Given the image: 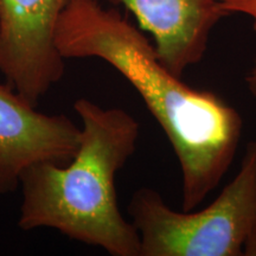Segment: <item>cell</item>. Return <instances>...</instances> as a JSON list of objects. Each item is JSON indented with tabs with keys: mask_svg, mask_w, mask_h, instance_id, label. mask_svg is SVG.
<instances>
[{
	"mask_svg": "<svg viewBox=\"0 0 256 256\" xmlns=\"http://www.w3.org/2000/svg\"><path fill=\"white\" fill-rule=\"evenodd\" d=\"M55 42L64 60H102L133 86L178 159L182 210L200 206L235 159L243 132L238 110L215 92L184 83L140 28L98 0H72L57 23Z\"/></svg>",
	"mask_w": 256,
	"mask_h": 256,
	"instance_id": "6da1fadb",
	"label": "cell"
},
{
	"mask_svg": "<svg viewBox=\"0 0 256 256\" xmlns=\"http://www.w3.org/2000/svg\"><path fill=\"white\" fill-rule=\"evenodd\" d=\"M72 0H0V74L36 106L66 72L56 26Z\"/></svg>",
	"mask_w": 256,
	"mask_h": 256,
	"instance_id": "277c9868",
	"label": "cell"
},
{
	"mask_svg": "<svg viewBox=\"0 0 256 256\" xmlns=\"http://www.w3.org/2000/svg\"><path fill=\"white\" fill-rule=\"evenodd\" d=\"M220 8L226 16L232 14H246L252 18V28L256 34V0H220ZM250 72H256V57Z\"/></svg>",
	"mask_w": 256,
	"mask_h": 256,
	"instance_id": "52a82bcc",
	"label": "cell"
},
{
	"mask_svg": "<svg viewBox=\"0 0 256 256\" xmlns=\"http://www.w3.org/2000/svg\"><path fill=\"white\" fill-rule=\"evenodd\" d=\"M130 11L148 32L160 60L182 76L206 55L210 34L226 17L220 0H110Z\"/></svg>",
	"mask_w": 256,
	"mask_h": 256,
	"instance_id": "8992f818",
	"label": "cell"
},
{
	"mask_svg": "<svg viewBox=\"0 0 256 256\" xmlns=\"http://www.w3.org/2000/svg\"><path fill=\"white\" fill-rule=\"evenodd\" d=\"M81 142L68 164L40 162L20 179L18 226L56 229L112 256H140V238L118 204L115 178L136 150L140 127L128 112L78 98Z\"/></svg>",
	"mask_w": 256,
	"mask_h": 256,
	"instance_id": "7a4b0ae2",
	"label": "cell"
},
{
	"mask_svg": "<svg viewBox=\"0 0 256 256\" xmlns=\"http://www.w3.org/2000/svg\"><path fill=\"white\" fill-rule=\"evenodd\" d=\"M246 83H247V87L250 94L256 98V72H250L248 74Z\"/></svg>",
	"mask_w": 256,
	"mask_h": 256,
	"instance_id": "ba28073f",
	"label": "cell"
},
{
	"mask_svg": "<svg viewBox=\"0 0 256 256\" xmlns=\"http://www.w3.org/2000/svg\"><path fill=\"white\" fill-rule=\"evenodd\" d=\"M140 256H256V140L235 177L200 211H176L159 192L136 190L128 204Z\"/></svg>",
	"mask_w": 256,
	"mask_h": 256,
	"instance_id": "3957f363",
	"label": "cell"
},
{
	"mask_svg": "<svg viewBox=\"0 0 256 256\" xmlns=\"http://www.w3.org/2000/svg\"><path fill=\"white\" fill-rule=\"evenodd\" d=\"M8 82H0V196L40 162L68 164L81 142V127L66 115L40 113Z\"/></svg>",
	"mask_w": 256,
	"mask_h": 256,
	"instance_id": "5b68a950",
	"label": "cell"
}]
</instances>
